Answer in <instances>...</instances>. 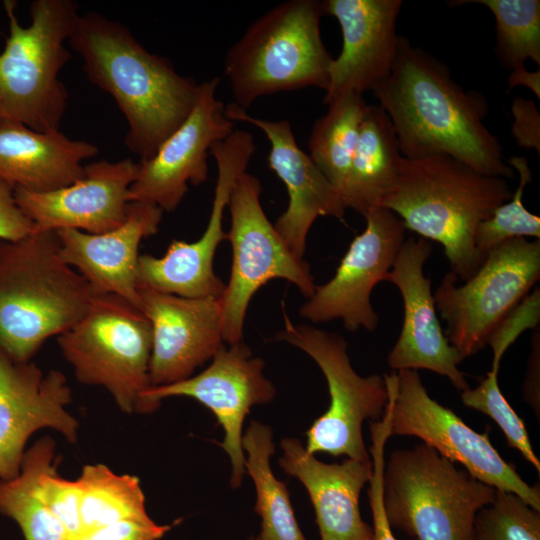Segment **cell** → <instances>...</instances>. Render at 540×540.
I'll return each instance as SVG.
<instances>
[{
	"label": "cell",
	"mask_w": 540,
	"mask_h": 540,
	"mask_svg": "<svg viewBox=\"0 0 540 540\" xmlns=\"http://www.w3.org/2000/svg\"><path fill=\"white\" fill-rule=\"evenodd\" d=\"M394 127L402 157L448 155L477 172L514 178L502 146L484 124L483 94L465 91L449 68L400 36L388 78L374 91Z\"/></svg>",
	"instance_id": "1"
},
{
	"label": "cell",
	"mask_w": 540,
	"mask_h": 540,
	"mask_svg": "<svg viewBox=\"0 0 540 540\" xmlns=\"http://www.w3.org/2000/svg\"><path fill=\"white\" fill-rule=\"evenodd\" d=\"M68 41L91 83L109 93L125 116L126 147L140 160L151 158L193 110L200 83L96 12L79 15Z\"/></svg>",
	"instance_id": "2"
},
{
	"label": "cell",
	"mask_w": 540,
	"mask_h": 540,
	"mask_svg": "<svg viewBox=\"0 0 540 540\" xmlns=\"http://www.w3.org/2000/svg\"><path fill=\"white\" fill-rule=\"evenodd\" d=\"M511 196L506 179L481 174L448 155L402 157L381 207L407 230L440 243L450 272L465 282L485 259L475 247L477 227Z\"/></svg>",
	"instance_id": "3"
},
{
	"label": "cell",
	"mask_w": 540,
	"mask_h": 540,
	"mask_svg": "<svg viewBox=\"0 0 540 540\" xmlns=\"http://www.w3.org/2000/svg\"><path fill=\"white\" fill-rule=\"evenodd\" d=\"M96 295L59 255L56 231L0 241V349L27 362L89 310Z\"/></svg>",
	"instance_id": "4"
},
{
	"label": "cell",
	"mask_w": 540,
	"mask_h": 540,
	"mask_svg": "<svg viewBox=\"0 0 540 540\" xmlns=\"http://www.w3.org/2000/svg\"><path fill=\"white\" fill-rule=\"evenodd\" d=\"M322 1L289 0L255 20L225 58L235 104L306 87L327 89L333 61L320 32Z\"/></svg>",
	"instance_id": "5"
},
{
	"label": "cell",
	"mask_w": 540,
	"mask_h": 540,
	"mask_svg": "<svg viewBox=\"0 0 540 540\" xmlns=\"http://www.w3.org/2000/svg\"><path fill=\"white\" fill-rule=\"evenodd\" d=\"M4 8L9 34L0 51V123L60 130L68 92L59 73L71 59L65 43L80 15L78 6L71 0H35L29 26L19 23L14 1H4Z\"/></svg>",
	"instance_id": "6"
},
{
	"label": "cell",
	"mask_w": 540,
	"mask_h": 540,
	"mask_svg": "<svg viewBox=\"0 0 540 540\" xmlns=\"http://www.w3.org/2000/svg\"><path fill=\"white\" fill-rule=\"evenodd\" d=\"M382 486L391 528L414 540H471L476 514L496 494L424 443L390 454Z\"/></svg>",
	"instance_id": "7"
},
{
	"label": "cell",
	"mask_w": 540,
	"mask_h": 540,
	"mask_svg": "<svg viewBox=\"0 0 540 540\" xmlns=\"http://www.w3.org/2000/svg\"><path fill=\"white\" fill-rule=\"evenodd\" d=\"M57 342L79 382L104 387L123 412L154 411L146 399L152 327L140 309L116 295H96Z\"/></svg>",
	"instance_id": "8"
},
{
	"label": "cell",
	"mask_w": 540,
	"mask_h": 540,
	"mask_svg": "<svg viewBox=\"0 0 540 540\" xmlns=\"http://www.w3.org/2000/svg\"><path fill=\"white\" fill-rule=\"evenodd\" d=\"M260 180L243 173L234 184L228 207L231 225L227 240L232 246L229 281L219 298L224 342L243 341L247 309L255 293L272 279L294 284L309 298L314 277L309 264L298 258L276 231L260 202Z\"/></svg>",
	"instance_id": "9"
},
{
	"label": "cell",
	"mask_w": 540,
	"mask_h": 540,
	"mask_svg": "<svg viewBox=\"0 0 540 540\" xmlns=\"http://www.w3.org/2000/svg\"><path fill=\"white\" fill-rule=\"evenodd\" d=\"M540 278V239L513 238L486 254L462 285L450 271L434 296L445 336L463 360L482 350L502 321Z\"/></svg>",
	"instance_id": "10"
},
{
	"label": "cell",
	"mask_w": 540,
	"mask_h": 540,
	"mask_svg": "<svg viewBox=\"0 0 540 540\" xmlns=\"http://www.w3.org/2000/svg\"><path fill=\"white\" fill-rule=\"evenodd\" d=\"M283 315L284 328L276 338L298 347L317 363L330 395L327 411L306 432V451L371 461L362 425L365 420H379L385 412L389 395L384 376H360L350 363L347 342L339 334L293 324L285 310Z\"/></svg>",
	"instance_id": "11"
},
{
	"label": "cell",
	"mask_w": 540,
	"mask_h": 540,
	"mask_svg": "<svg viewBox=\"0 0 540 540\" xmlns=\"http://www.w3.org/2000/svg\"><path fill=\"white\" fill-rule=\"evenodd\" d=\"M391 436H415L471 476L496 490L510 492L540 511V488L525 482L513 464L492 445L490 427L470 428L451 409L432 399L416 370L384 374Z\"/></svg>",
	"instance_id": "12"
},
{
	"label": "cell",
	"mask_w": 540,
	"mask_h": 540,
	"mask_svg": "<svg viewBox=\"0 0 540 540\" xmlns=\"http://www.w3.org/2000/svg\"><path fill=\"white\" fill-rule=\"evenodd\" d=\"M255 150L253 135L242 129H234L211 147L218 175L205 231L194 242L172 240L162 257L141 254L137 269L139 288L187 298L221 297L225 283L215 274L213 262L217 247L227 240L223 215L234 184L247 171Z\"/></svg>",
	"instance_id": "13"
},
{
	"label": "cell",
	"mask_w": 540,
	"mask_h": 540,
	"mask_svg": "<svg viewBox=\"0 0 540 540\" xmlns=\"http://www.w3.org/2000/svg\"><path fill=\"white\" fill-rule=\"evenodd\" d=\"M366 227L356 235L340 261L334 276L315 286L313 294L299 309L302 318L312 323L340 319L351 332L360 328L374 331L379 315L371 305L374 287L391 270L405 241L403 221L385 207L364 215Z\"/></svg>",
	"instance_id": "14"
},
{
	"label": "cell",
	"mask_w": 540,
	"mask_h": 540,
	"mask_svg": "<svg viewBox=\"0 0 540 540\" xmlns=\"http://www.w3.org/2000/svg\"><path fill=\"white\" fill-rule=\"evenodd\" d=\"M219 83V77L201 82L196 104L186 120L151 158L138 162L129 202H147L173 212L189 183L198 186L208 180L211 147L235 129V122L225 114V105L216 97Z\"/></svg>",
	"instance_id": "15"
},
{
	"label": "cell",
	"mask_w": 540,
	"mask_h": 540,
	"mask_svg": "<svg viewBox=\"0 0 540 540\" xmlns=\"http://www.w3.org/2000/svg\"><path fill=\"white\" fill-rule=\"evenodd\" d=\"M201 373L183 381L151 387L146 399L156 410L162 399L171 396L193 398L209 408L222 426L225 436L220 446L232 466L231 486L241 485L245 472L242 427L250 409L270 402L276 390L264 373V361L253 357L243 342L222 347Z\"/></svg>",
	"instance_id": "16"
},
{
	"label": "cell",
	"mask_w": 540,
	"mask_h": 540,
	"mask_svg": "<svg viewBox=\"0 0 540 540\" xmlns=\"http://www.w3.org/2000/svg\"><path fill=\"white\" fill-rule=\"evenodd\" d=\"M71 389L58 370L44 373L31 361H16L0 349V479L18 476L30 436L52 428L74 443L78 421L67 411Z\"/></svg>",
	"instance_id": "17"
},
{
	"label": "cell",
	"mask_w": 540,
	"mask_h": 540,
	"mask_svg": "<svg viewBox=\"0 0 540 540\" xmlns=\"http://www.w3.org/2000/svg\"><path fill=\"white\" fill-rule=\"evenodd\" d=\"M432 250L429 240L405 239L385 278L399 289L404 305L402 328L387 363L394 371H432L448 378L462 392L469 388L465 375L458 369L463 358L442 331L431 279L424 275V264Z\"/></svg>",
	"instance_id": "18"
},
{
	"label": "cell",
	"mask_w": 540,
	"mask_h": 540,
	"mask_svg": "<svg viewBox=\"0 0 540 540\" xmlns=\"http://www.w3.org/2000/svg\"><path fill=\"white\" fill-rule=\"evenodd\" d=\"M84 176L51 191L15 188L16 202L35 230L75 229L89 234L113 230L126 219L129 188L139 163L127 158L100 160L85 165Z\"/></svg>",
	"instance_id": "19"
},
{
	"label": "cell",
	"mask_w": 540,
	"mask_h": 540,
	"mask_svg": "<svg viewBox=\"0 0 540 540\" xmlns=\"http://www.w3.org/2000/svg\"><path fill=\"white\" fill-rule=\"evenodd\" d=\"M141 311L152 327L151 387L191 377L224 347L219 299L187 298L139 288Z\"/></svg>",
	"instance_id": "20"
},
{
	"label": "cell",
	"mask_w": 540,
	"mask_h": 540,
	"mask_svg": "<svg viewBox=\"0 0 540 540\" xmlns=\"http://www.w3.org/2000/svg\"><path fill=\"white\" fill-rule=\"evenodd\" d=\"M324 14L335 17L342 49L329 68L323 102L353 92L374 91L389 76L397 54L396 22L401 0H325Z\"/></svg>",
	"instance_id": "21"
},
{
	"label": "cell",
	"mask_w": 540,
	"mask_h": 540,
	"mask_svg": "<svg viewBox=\"0 0 540 540\" xmlns=\"http://www.w3.org/2000/svg\"><path fill=\"white\" fill-rule=\"evenodd\" d=\"M225 114L233 122L249 123L266 135L269 168L283 181L289 196L287 209L274 227L289 249L303 259L308 232L319 216L343 220L346 208L338 192L300 149L289 121L257 118L235 103L225 106Z\"/></svg>",
	"instance_id": "22"
},
{
	"label": "cell",
	"mask_w": 540,
	"mask_h": 540,
	"mask_svg": "<svg viewBox=\"0 0 540 540\" xmlns=\"http://www.w3.org/2000/svg\"><path fill=\"white\" fill-rule=\"evenodd\" d=\"M163 213L154 204L131 201L125 221L113 230L99 234L57 230L59 255L95 295H116L140 309L139 247L143 239L158 232Z\"/></svg>",
	"instance_id": "23"
},
{
	"label": "cell",
	"mask_w": 540,
	"mask_h": 540,
	"mask_svg": "<svg viewBox=\"0 0 540 540\" xmlns=\"http://www.w3.org/2000/svg\"><path fill=\"white\" fill-rule=\"evenodd\" d=\"M279 464L308 491L321 540H372V526L361 517V490L370 481L372 461H319L296 438L281 441Z\"/></svg>",
	"instance_id": "24"
},
{
	"label": "cell",
	"mask_w": 540,
	"mask_h": 540,
	"mask_svg": "<svg viewBox=\"0 0 540 540\" xmlns=\"http://www.w3.org/2000/svg\"><path fill=\"white\" fill-rule=\"evenodd\" d=\"M98 147L68 138L60 130L34 131L17 122L0 123V180L15 188L46 192L68 186L85 174L83 161Z\"/></svg>",
	"instance_id": "25"
},
{
	"label": "cell",
	"mask_w": 540,
	"mask_h": 540,
	"mask_svg": "<svg viewBox=\"0 0 540 540\" xmlns=\"http://www.w3.org/2000/svg\"><path fill=\"white\" fill-rule=\"evenodd\" d=\"M402 155L392 122L378 105H368L340 197L346 209L365 215L391 190Z\"/></svg>",
	"instance_id": "26"
},
{
	"label": "cell",
	"mask_w": 540,
	"mask_h": 540,
	"mask_svg": "<svg viewBox=\"0 0 540 540\" xmlns=\"http://www.w3.org/2000/svg\"><path fill=\"white\" fill-rule=\"evenodd\" d=\"M54 460L55 442L46 436L25 451L17 477L0 480V513L18 524L25 540H69L46 506L39 482L42 470Z\"/></svg>",
	"instance_id": "27"
},
{
	"label": "cell",
	"mask_w": 540,
	"mask_h": 540,
	"mask_svg": "<svg viewBox=\"0 0 540 540\" xmlns=\"http://www.w3.org/2000/svg\"><path fill=\"white\" fill-rule=\"evenodd\" d=\"M245 471L256 488L255 512L261 518V540H307L297 523L287 486L273 474L270 458L274 453L269 426L252 421L242 437Z\"/></svg>",
	"instance_id": "28"
},
{
	"label": "cell",
	"mask_w": 540,
	"mask_h": 540,
	"mask_svg": "<svg viewBox=\"0 0 540 540\" xmlns=\"http://www.w3.org/2000/svg\"><path fill=\"white\" fill-rule=\"evenodd\" d=\"M328 106L327 112L312 128L309 156L340 196L368 104L361 94L349 92Z\"/></svg>",
	"instance_id": "29"
},
{
	"label": "cell",
	"mask_w": 540,
	"mask_h": 540,
	"mask_svg": "<svg viewBox=\"0 0 540 540\" xmlns=\"http://www.w3.org/2000/svg\"><path fill=\"white\" fill-rule=\"evenodd\" d=\"M83 532L120 520L149 516L136 476L116 474L104 464H87L77 479Z\"/></svg>",
	"instance_id": "30"
},
{
	"label": "cell",
	"mask_w": 540,
	"mask_h": 540,
	"mask_svg": "<svg viewBox=\"0 0 540 540\" xmlns=\"http://www.w3.org/2000/svg\"><path fill=\"white\" fill-rule=\"evenodd\" d=\"M486 6L495 18V52L500 63L511 71L530 59L540 65L539 0H473L454 1Z\"/></svg>",
	"instance_id": "31"
},
{
	"label": "cell",
	"mask_w": 540,
	"mask_h": 540,
	"mask_svg": "<svg viewBox=\"0 0 540 540\" xmlns=\"http://www.w3.org/2000/svg\"><path fill=\"white\" fill-rule=\"evenodd\" d=\"M508 164L519 174V183L509 201L499 205L492 215L477 227L475 247L484 257L498 245L513 238L540 239V218L529 212L522 201L524 188L532 180L527 159L513 156L508 160Z\"/></svg>",
	"instance_id": "32"
},
{
	"label": "cell",
	"mask_w": 540,
	"mask_h": 540,
	"mask_svg": "<svg viewBox=\"0 0 540 540\" xmlns=\"http://www.w3.org/2000/svg\"><path fill=\"white\" fill-rule=\"evenodd\" d=\"M471 540H540V511L517 495L496 490L476 514Z\"/></svg>",
	"instance_id": "33"
},
{
	"label": "cell",
	"mask_w": 540,
	"mask_h": 540,
	"mask_svg": "<svg viewBox=\"0 0 540 540\" xmlns=\"http://www.w3.org/2000/svg\"><path fill=\"white\" fill-rule=\"evenodd\" d=\"M498 371L491 369L475 388L461 392L462 403L486 414L499 426L509 447L516 449L540 473V461L533 451L528 431L502 394L498 384Z\"/></svg>",
	"instance_id": "34"
},
{
	"label": "cell",
	"mask_w": 540,
	"mask_h": 540,
	"mask_svg": "<svg viewBox=\"0 0 540 540\" xmlns=\"http://www.w3.org/2000/svg\"><path fill=\"white\" fill-rule=\"evenodd\" d=\"M58 462L56 459L49 463L40 474L42 497L50 512L64 527L69 540H76L83 532L81 490L77 480H67L58 475Z\"/></svg>",
	"instance_id": "35"
},
{
	"label": "cell",
	"mask_w": 540,
	"mask_h": 540,
	"mask_svg": "<svg viewBox=\"0 0 540 540\" xmlns=\"http://www.w3.org/2000/svg\"><path fill=\"white\" fill-rule=\"evenodd\" d=\"M371 447L369 449L372 461V475L369 481V504L373 520L372 540H397L388 522L383 504V470L385 465V445L390 438L386 424L375 423L370 426ZM414 540V539H411Z\"/></svg>",
	"instance_id": "36"
},
{
	"label": "cell",
	"mask_w": 540,
	"mask_h": 540,
	"mask_svg": "<svg viewBox=\"0 0 540 540\" xmlns=\"http://www.w3.org/2000/svg\"><path fill=\"white\" fill-rule=\"evenodd\" d=\"M539 320L540 291L537 287L512 310L491 335L487 344L493 350L491 369H499L501 358L508 347L523 331L538 327Z\"/></svg>",
	"instance_id": "37"
},
{
	"label": "cell",
	"mask_w": 540,
	"mask_h": 540,
	"mask_svg": "<svg viewBox=\"0 0 540 540\" xmlns=\"http://www.w3.org/2000/svg\"><path fill=\"white\" fill-rule=\"evenodd\" d=\"M173 525H160L150 516L125 519L82 533L76 540H159Z\"/></svg>",
	"instance_id": "38"
},
{
	"label": "cell",
	"mask_w": 540,
	"mask_h": 540,
	"mask_svg": "<svg viewBox=\"0 0 540 540\" xmlns=\"http://www.w3.org/2000/svg\"><path fill=\"white\" fill-rule=\"evenodd\" d=\"M34 230L33 222L16 202L14 188L0 180V241H18Z\"/></svg>",
	"instance_id": "39"
},
{
	"label": "cell",
	"mask_w": 540,
	"mask_h": 540,
	"mask_svg": "<svg viewBox=\"0 0 540 540\" xmlns=\"http://www.w3.org/2000/svg\"><path fill=\"white\" fill-rule=\"evenodd\" d=\"M513 123L511 133L517 145L540 153V114L535 102L517 97L511 107Z\"/></svg>",
	"instance_id": "40"
},
{
	"label": "cell",
	"mask_w": 540,
	"mask_h": 540,
	"mask_svg": "<svg viewBox=\"0 0 540 540\" xmlns=\"http://www.w3.org/2000/svg\"><path fill=\"white\" fill-rule=\"evenodd\" d=\"M540 329H533L531 336V352L528 358L526 378L523 385L525 401L533 409L539 419L540 415Z\"/></svg>",
	"instance_id": "41"
},
{
	"label": "cell",
	"mask_w": 540,
	"mask_h": 540,
	"mask_svg": "<svg viewBox=\"0 0 540 540\" xmlns=\"http://www.w3.org/2000/svg\"><path fill=\"white\" fill-rule=\"evenodd\" d=\"M509 89L515 86L522 85L528 87L532 92L540 98V72H529L525 67L515 69L511 72L509 80Z\"/></svg>",
	"instance_id": "42"
},
{
	"label": "cell",
	"mask_w": 540,
	"mask_h": 540,
	"mask_svg": "<svg viewBox=\"0 0 540 540\" xmlns=\"http://www.w3.org/2000/svg\"><path fill=\"white\" fill-rule=\"evenodd\" d=\"M248 540H261V539L257 536V537H255V538H254V537H251V538H249Z\"/></svg>",
	"instance_id": "43"
}]
</instances>
